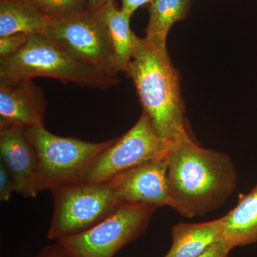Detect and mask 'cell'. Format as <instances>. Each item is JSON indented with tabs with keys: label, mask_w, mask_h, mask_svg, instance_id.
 <instances>
[{
	"label": "cell",
	"mask_w": 257,
	"mask_h": 257,
	"mask_svg": "<svg viewBox=\"0 0 257 257\" xmlns=\"http://www.w3.org/2000/svg\"><path fill=\"white\" fill-rule=\"evenodd\" d=\"M35 257H72L60 244L57 242V244L52 246H47L46 248L42 249L36 256Z\"/></svg>",
	"instance_id": "44dd1931"
},
{
	"label": "cell",
	"mask_w": 257,
	"mask_h": 257,
	"mask_svg": "<svg viewBox=\"0 0 257 257\" xmlns=\"http://www.w3.org/2000/svg\"><path fill=\"white\" fill-rule=\"evenodd\" d=\"M166 160L170 207L181 215H205L221 207L236 188L237 173L231 158L192 138L170 145Z\"/></svg>",
	"instance_id": "6da1fadb"
},
{
	"label": "cell",
	"mask_w": 257,
	"mask_h": 257,
	"mask_svg": "<svg viewBox=\"0 0 257 257\" xmlns=\"http://www.w3.org/2000/svg\"><path fill=\"white\" fill-rule=\"evenodd\" d=\"M188 0H152L147 28V41L167 48V39L172 27L187 13Z\"/></svg>",
	"instance_id": "2e32d148"
},
{
	"label": "cell",
	"mask_w": 257,
	"mask_h": 257,
	"mask_svg": "<svg viewBox=\"0 0 257 257\" xmlns=\"http://www.w3.org/2000/svg\"><path fill=\"white\" fill-rule=\"evenodd\" d=\"M43 92L31 79H0V127L44 126Z\"/></svg>",
	"instance_id": "30bf717a"
},
{
	"label": "cell",
	"mask_w": 257,
	"mask_h": 257,
	"mask_svg": "<svg viewBox=\"0 0 257 257\" xmlns=\"http://www.w3.org/2000/svg\"><path fill=\"white\" fill-rule=\"evenodd\" d=\"M35 77H48L82 87L102 89L119 82L118 77L76 60L41 34L30 35L16 54L0 59V79Z\"/></svg>",
	"instance_id": "3957f363"
},
{
	"label": "cell",
	"mask_w": 257,
	"mask_h": 257,
	"mask_svg": "<svg viewBox=\"0 0 257 257\" xmlns=\"http://www.w3.org/2000/svg\"><path fill=\"white\" fill-rule=\"evenodd\" d=\"M221 219L222 241L231 247L257 243V184L248 194H240L236 207Z\"/></svg>",
	"instance_id": "4fadbf2b"
},
{
	"label": "cell",
	"mask_w": 257,
	"mask_h": 257,
	"mask_svg": "<svg viewBox=\"0 0 257 257\" xmlns=\"http://www.w3.org/2000/svg\"><path fill=\"white\" fill-rule=\"evenodd\" d=\"M49 18L87 9V0H23Z\"/></svg>",
	"instance_id": "e0dca14e"
},
{
	"label": "cell",
	"mask_w": 257,
	"mask_h": 257,
	"mask_svg": "<svg viewBox=\"0 0 257 257\" xmlns=\"http://www.w3.org/2000/svg\"><path fill=\"white\" fill-rule=\"evenodd\" d=\"M38 159L39 193L79 182L91 161L110 146L114 139L103 143H89L73 138L57 136L45 126L25 130Z\"/></svg>",
	"instance_id": "277c9868"
},
{
	"label": "cell",
	"mask_w": 257,
	"mask_h": 257,
	"mask_svg": "<svg viewBox=\"0 0 257 257\" xmlns=\"http://www.w3.org/2000/svg\"><path fill=\"white\" fill-rule=\"evenodd\" d=\"M122 6L121 10L128 17L131 18L138 8L147 3H152V0H121Z\"/></svg>",
	"instance_id": "7402d4cb"
},
{
	"label": "cell",
	"mask_w": 257,
	"mask_h": 257,
	"mask_svg": "<svg viewBox=\"0 0 257 257\" xmlns=\"http://www.w3.org/2000/svg\"><path fill=\"white\" fill-rule=\"evenodd\" d=\"M170 145L160 140L144 112L133 127L96 155L83 172L79 182L102 184L147 161L165 155Z\"/></svg>",
	"instance_id": "ba28073f"
},
{
	"label": "cell",
	"mask_w": 257,
	"mask_h": 257,
	"mask_svg": "<svg viewBox=\"0 0 257 257\" xmlns=\"http://www.w3.org/2000/svg\"><path fill=\"white\" fill-rule=\"evenodd\" d=\"M0 154L13 177L15 192L24 197H36L38 180V159L29 141L25 128L20 126L0 127Z\"/></svg>",
	"instance_id": "8fae6325"
},
{
	"label": "cell",
	"mask_w": 257,
	"mask_h": 257,
	"mask_svg": "<svg viewBox=\"0 0 257 257\" xmlns=\"http://www.w3.org/2000/svg\"><path fill=\"white\" fill-rule=\"evenodd\" d=\"M49 17L23 0L0 1V37L42 34Z\"/></svg>",
	"instance_id": "5bb4252c"
},
{
	"label": "cell",
	"mask_w": 257,
	"mask_h": 257,
	"mask_svg": "<svg viewBox=\"0 0 257 257\" xmlns=\"http://www.w3.org/2000/svg\"><path fill=\"white\" fill-rule=\"evenodd\" d=\"M54 211L47 237L59 240L90 229L119 205L109 182L64 184L52 191Z\"/></svg>",
	"instance_id": "8992f818"
},
{
	"label": "cell",
	"mask_w": 257,
	"mask_h": 257,
	"mask_svg": "<svg viewBox=\"0 0 257 257\" xmlns=\"http://www.w3.org/2000/svg\"><path fill=\"white\" fill-rule=\"evenodd\" d=\"M232 248L227 243L221 241L211 246L197 257H227Z\"/></svg>",
	"instance_id": "ffe728a7"
},
{
	"label": "cell",
	"mask_w": 257,
	"mask_h": 257,
	"mask_svg": "<svg viewBox=\"0 0 257 257\" xmlns=\"http://www.w3.org/2000/svg\"><path fill=\"white\" fill-rule=\"evenodd\" d=\"M109 182L119 206L144 204L170 207L166 153L125 171Z\"/></svg>",
	"instance_id": "9c48e42d"
},
{
	"label": "cell",
	"mask_w": 257,
	"mask_h": 257,
	"mask_svg": "<svg viewBox=\"0 0 257 257\" xmlns=\"http://www.w3.org/2000/svg\"><path fill=\"white\" fill-rule=\"evenodd\" d=\"M30 35L16 34L0 37V59L15 55L28 40Z\"/></svg>",
	"instance_id": "ac0fdd59"
},
{
	"label": "cell",
	"mask_w": 257,
	"mask_h": 257,
	"mask_svg": "<svg viewBox=\"0 0 257 257\" xmlns=\"http://www.w3.org/2000/svg\"><path fill=\"white\" fill-rule=\"evenodd\" d=\"M126 73L133 79L144 112L162 142L171 145L192 138L187 130L179 74L167 48L136 35Z\"/></svg>",
	"instance_id": "7a4b0ae2"
},
{
	"label": "cell",
	"mask_w": 257,
	"mask_h": 257,
	"mask_svg": "<svg viewBox=\"0 0 257 257\" xmlns=\"http://www.w3.org/2000/svg\"><path fill=\"white\" fill-rule=\"evenodd\" d=\"M41 35L83 63L109 75L119 73L107 30L99 10L49 18Z\"/></svg>",
	"instance_id": "5b68a950"
},
{
	"label": "cell",
	"mask_w": 257,
	"mask_h": 257,
	"mask_svg": "<svg viewBox=\"0 0 257 257\" xmlns=\"http://www.w3.org/2000/svg\"><path fill=\"white\" fill-rule=\"evenodd\" d=\"M98 10L110 39L118 71L126 72L133 57L136 36L130 28V17L118 10L113 0Z\"/></svg>",
	"instance_id": "9a60e30c"
},
{
	"label": "cell",
	"mask_w": 257,
	"mask_h": 257,
	"mask_svg": "<svg viewBox=\"0 0 257 257\" xmlns=\"http://www.w3.org/2000/svg\"><path fill=\"white\" fill-rule=\"evenodd\" d=\"M111 0H87V8L90 10H97Z\"/></svg>",
	"instance_id": "603a6c76"
},
{
	"label": "cell",
	"mask_w": 257,
	"mask_h": 257,
	"mask_svg": "<svg viewBox=\"0 0 257 257\" xmlns=\"http://www.w3.org/2000/svg\"><path fill=\"white\" fill-rule=\"evenodd\" d=\"M15 192V185L13 177L3 162L0 163V200L8 202Z\"/></svg>",
	"instance_id": "d6986e66"
},
{
	"label": "cell",
	"mask_w": 257,
	"mask_h": 257,
	"mask_svg": "<svg viewBox=\"0 0 257 257\" xmlns=\"http://www.w3.org/2000/svg\"><path fill=\"white\" fill-rule=\"evenodd\" d=\"M157 208L144 204L119 206L90 229L57 242L72 257H113L143 234Z\"/></svg>",
	"instance_id": "52a82bcc"
},
{
	"label": "cell",
	"mask_w": 257,
	"mask_h": 257,
	"mask_svg": "<svg viewBox=\"0 0 257 257\" xmlns=\"http://www.w3.org/2000/svg\"><path fill=\"white\" fill-rule=\"evenodd\" d=\"M172 243L164 257H197L222 241V219L206 222L179 223L172 228Z\"/></svg>",
	"instance_id": "7c38bea8"
}]
</instances>
